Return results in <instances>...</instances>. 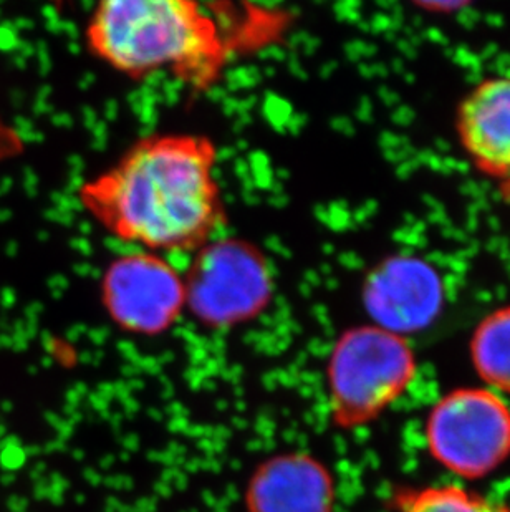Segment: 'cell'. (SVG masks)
<instances>
[{
  "mask_svg": "<svg viewBox=\"0 0 510 512\" xmlns=\"http://www.w3.org/2000/svg\"><path fill=\"white\" fill-rule=\"evenodd\" d=\"M426 443L451 473L486 478L510 458V406L487 388H458L429 411Z\"/></svg>",
  "mask_w": 510,
  "mask_h": 512,
  "instance_id": "cell-5",
  "label": "cell"
},
{
  "mask_svg": "<svg viewBox=\"0 0 510 512\" xmlns=\"http://www.w3.org/2000/svg\"><path fill=\"white\" fill-rule=\"evenodd\" d=\"M456 128L462 148L482 173L510 179V73L487 78L467 93Z\"/></svg>",
  "mask_w": 510,
  "mask_h": 512,
  "instance_id": "cell-8",
  "label": "cell"
},
{
  "mask_svg": "<svg viewBox=\"0 0 510 512\" xmlns=\"http://www.w3.org/2000/svg\"><path fill=\"white\" fill-rule=\"evenodd\" d=\"M100 297L111 322L126 334L168 332L186 309L184 277L156 252L116 257L103 272Z\"/></svg>",
  "mask_w": 510,
  "mask_h": 512,
  "instance_id": "cell-6",
  "label": "cell"
},
{
  "mask_svg": "<svg viewBox=\"0 0 510 512\" xmlns=\"http://www.w3.org/2000/svg\"><path fill=\"white\" fill-rule=\"evenodd\" d=\"M332 474L304 453L277 456L262 464L247 491L251 512H333Z\"/></svg>",
  "mask_w": 510,
  "mask_h": 512,
  "instance_id": "cell-9",
  "label": "cell"
},
{
  "mask_svg": "<svg viewBox=\"0 0 510 512\" xmlns=\"http://www.w3.org/2000/svg\"><path fill=\"white\" fill-rule=\"evenodd\" d=\"M395 504L400 512H510L507 504L458 484L400 489Z\"/></svg>",
  "mask_w": 510,
  "mask_h": 512,
  "instance_id": "cell-11",
  "label": "cell"
},
{
  "mask_svg": "<svg viewBox=\"0 0 510 512\" xmlns=\"http://www.w3.org/2000/svg\"><path fill=\"white\" fill-rule=\"evenodd\" d=\"M471 357L487 385L510 395V305L494 310L477 325Z\"/></svg>",
  "mask_w": 510,
  "mask_h": 512,
  "instance_id": "cell-10",
  "label": "cell"
},
{
  "mask_svg": "<svg viewBox=\"0 0 510 512\" xmlns=\"http://www.w3.org/2000/svg\"><path fill=\"white\" fill-rule=\"evenodd\" d=\"M363 305L376 327L403 337L433 324L443 307V284L421 259L390 257L366 277Z\"/></svg>",
  "mask_w": 510,
  "mask_h": 512,
  "instance_id": "cell-7",
  "label": "cell"
},
{
  "mask_svg": "<svg viewBox=\"0 0 510 512\" xmlns=\"http://www.w3.org/2000/svg\"><path fill=\"white\" fill-rule=\"evenodd\" d=\"M186 309L211 329H231L259 317L274 297V274L259 247L222 237L199 247L184 276Z\"/></svg>",
  "mask_w": 510,
  "mask_h": 512,
  "instance_id": "cell-4",
  "label": "cell"
},
{
  "mask_svg": "<svg viewBox=\"0 0 510 512\" xmlns=\"http://www.w3.org/2000/svg\"><path fill=\"white\" fill-rule=\"evenodd\" d=\"M287 14L251 4L108 0L85 29L88 49L125 77L168 72L194 92L216 85L232 57L279 39Z\"/></svg>",
  "mask_w": 510,
  "mask_h": 512,
  "instance_id": "cell-2",
  "label": "cell"
},
{
  "mask_svg": "<svg viewBox=\"0 0 510 512\" xmlns=\"http://www.w3.org/2000/svg\"><path fill=\"white\" fill-rule=\"evenodd\" d=\"M216 165L207 136H146L80 186V204L111 236L145 251H198L226 223Z\"/></svg>",
  "mask_w": 510,
  "mask_h": 512,
  "instance_id": "cell-1",
  "label": "cell"
},
{
  "mask_svg": "<svg viewBox=\"0 0 510 512\" xmlns=\"http://www.w3.org/2000/svg\"><path fill=\"white\" fill-rule=\"evenodd\" d=\"M416 375L405 337L361 325L343 332L328 360V392L335 425L352 430L388 410Z\"/></svg>",
  "mask_w": 510,
  "mask_h": 512,
  "instance_id": "cell-3",
  "label": "cell"
}]
</instances>
